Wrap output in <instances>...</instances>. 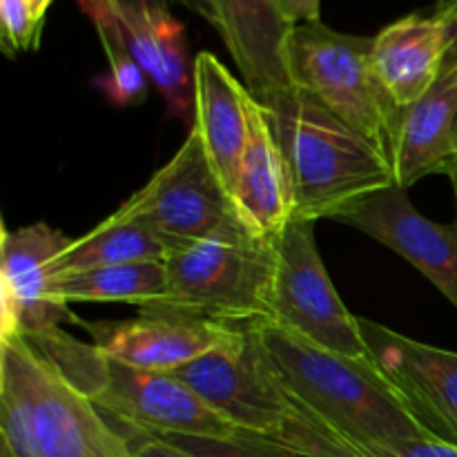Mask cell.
<instances>
[{"instance_id": "obj_10", "label": "cell", "mask_w": 457, "mask_h": 457, "mask_svg": "<svg viewBox=\"0 0 457 457\" xmlns=\"http://www.w3.org/2000/svg\"><path fill=\"white\" fill-rule=\"evenodd\" d=\"M70 244L62 232L31 223L0 232V339H34L62 324H80L54 295L52 263Z\"/></svg>"}, {"instance_id": "obj_23", "label": "cell", "mask_w": 457, "mask_h": 457, "mask_svg": "<svg viewBox=\"0 0 457 457\" xmlns=\"http://www.w3.org/2000/svg\"><path fill=\"white\" fill-rule=\"evenodd\" d=\"M85 13L96 27L98 38H101L103 49H105L107 62H110V74L98 80L105 96L114 105H132V103L141 101L147 92L150 79L123 45L119 18H116L114 9L89 7L85 9Z\"/></svg>"}, {"instance_id": "obj_13", "label": "cell", "mask_w": 457, "mask_h": 457, "mask_svg": "<svg viewBox=\"0 0 457 457\" xmlns=\"http://www.w3.org/2000/svg\"><path fill=\"white\" fill-rule=\"evenodd\" d=\"M406 192L404 187H388L335 221L364 232L404 257L457 308V221H431Z\"/></svg>"}, {"instance_id": "obj_34", "label": "cell", "mask_w": 457, "mask_h": 457, "mask_svg": "<svg viewBox=\"0 0 457 457\" xmlns=\"http://www.w3.org/2000/svg\"><path fill=\"white\" fill-rule=\"evenodd\" d=\"M455 145H457V123H455ZM455 161V159H453Z\"/></svg>"}, {"instance_id": "obj_12", "label": "cell", "mask_w": 457, "mask_h": 457, "mask_svg": "<svg viewBox=\"0 0 457 457\" xmlns=\"http://www.w3.org/2000/svg\"><path fill=\"white\" fill-rule=\"evenodd\" d=\"M219 34L257 101L293 87L288 45L295 27L277 0H177Z\"/></svg>"}, {"instance_id": "obj_31", "label": "cell", "mask_w": 457, "mask_h": 457, "mask_svg": "<svg viewBox=\"0 0 457 457\" xmlns=\"http://www.w3.org/2000/svg\"><path fill=\"white\" fill-rule=\"evenodd\" d=\"M446 177H449L451 186H453V195H455V205H457V156L453 163L449 165V170H446Z\"/></svg>"}, {"instance_id": "obj_2", "label": "cell", "mask_w": 457, "mask_h": 457, "mask_svg": "<svg viewBox=\"0 0 457 457\" xmlns=\"http://www.w3.org/2000/svg\"><path fill=\"white\" fill-rule=\"evenodd\" d=\"M257 330L286 391L337 431L386 442L433 436L373 357L328 351L275 321Z\"/></svg>"}, {"instance_id": "obj_7", "label": "cell", "mask_w": 457, "mask_h": 457, "mask_svg": "<svg viewBox=\"0 0 457 457\" xmlns=\"http://www.w3.org/2000/svg\"><path fill=\"white\" fill-rule=\"evenodd\" d=\"M120 210L150 226L172 250L248 230L192 128L172 159L156 170Z\"/></svg>"}, {"instance_id": "obj_18", "label": "cell", "mask_w": 457, "mask_h": 457, "mask_svg": "<svg viewBox=\"0 0 457 457\" xmlns=\"http://www.w3.org/2000/svg\"><path fill=\"white\" fill-rule=\"evenodd\" d=\"M445 58L446 31L433 13L400 18L373 38L375 74L397 107L413 105L431 92Z\"/></svg>"}, {"instance_id": "obj_22", "label": "cell", "mask_w": 457, "mask_h": 457, "mask_svg": "<svg viewBox=\"0 0 457 457\" xmlns=\"http://www.w3.org/2000/svg\"><path fill=\"white\" fill-rule=\"evenodd\" d=\"M168 293L163 262L123 263L54 277V295L67 303H128L138 311H156Z\"/></svg>"}, {"instance_id": "obj_6", "label": "cell", "mask_w": 457, "mask_h": 457, "mask_svg": "<svg viewBox=\"0 0 457 457\" xmlns=\"http://www.w3.org/2000/svg\"><path fill=\"white\" fill-rule=\"evenodd\" d=\"M293 83L364 134L386 154L400 107L375 74L373 38L330 29L321 21L297 25L290 34Z\"/></svg>"}, {"instance_id": "obj_30", "label": "cell", "mask_w": 457, "mask_h": 457, "mask_svg": "<svg viewBox=\"0 0 457 457\" xmlns=\"http://www.w3.org/2000/svg\"><path fill=\"white\" fill-rule=\"evenodd\" d=\"M27 3H29L34 16L38 18V21H45V13H47V9L52 7L54 0H27Z\"/></svg>"}, {"instance_id": "obj_20", "label": "cell", "mask_w": 457, "mask_h": 457, "mask_svg": "<svg viewBox=\"0 0 457 457\" xmlns=\"http://www.w3.org/2000/svg\"><path fill=\"white\" fill-rule=\"evenodd\" d=\"M288 413L275 433V440L284 442L302 457H457V445L442 437L424 440H364L337 431L295 400L288 391Z\"/></svg>"}, {"instance_id": "obj_28", "label": "cell", "mask_w": 457, "mask_h": 457, "mask_svg": "<svg viewBox=\"0 0 457 457\" xmlns=\"http://www.w3.org/2000/svg\"><path fill=\"white\" fill-rule=\"evenodd\" d=\"M277 4L293 27L321 21V0H277Z\"/></svg>"}, {"instance_id": "obj_11", "label": "cell", "mask_w": 457, "mask_h": 457, "mask_svg": "<svg viewBox=\"0 0 457 457\" xmlns=\"http://www.w3.org/2000/svg\"><path fill=\"white\" fill-rule=\"evenodd\" d=\"M370 357L400 391L420 422L457 445V353L418 342L360 317Z\"/></svg>"}, {"instance_id": "obj_26", "label": "cell", "mask_w": 457, "mask_h": 457, "mask_svg": "<svg viewBox=\"0 0 457 457\" xmlns=\"http://www.w3.org/2000/svg\"><path fill=\"white\" fill-rule=\"evenodd\" d=\"M433 16L445 25L446 58L442 74H457V0H437Z\"/></svg>"}, {"instance_id": "obj_8", "label": "cell", "mask_w": 457, "mask_h": 457, "mask_svg": "<svg viewBox=\"0 0 457 457\" xmlns=\"http://www.w3.org/2000/svg\"><path fill=\"white\" fill-rule=\"evenodd\" d=\"M272 321L308 342L351 357H370L360 317L344 306L324 266L315 223L290 221L275 241Z\"/></svg>"}, {"instance_id": "obj_3", "label": "cell", "mask_w": 457, "mask_h": 457, "mask_svg": "<svg viewBox=\"0 0 457 457\" xmlns=\"http://www.w3.org/2000/svg\"><path fill=\"white\" fill-rule=\"evenodd\" d=\"M0 440L16 457H134L128 436L25 337L0 339Z\"/></svg>"}, {"instance_id": "obj_15", "label": "cell", "mask_w": 457, "mask_h": 457, "mask_svg": "<svg viewBox=\"0 0 457 457\" xmlns=\"http://www.w3.org/2000/svg\"><path fill=\"white\" fill-rule=\"evenodd\" d=\"M253 94L214 54L201 52L192 65V129L228 192H235L250 134ZM235 201V199H232Z\"/></svg>"}, {"instance_id": "obj_16", "label": "cell", "mask_w": 457, "mask_h": 457, "mask_svg": "<svg viewBox=\"0 0 457 457\" xmlns=\"http://www.w3.org/2000/svg\"><path fill=\"white\" fill-rule=\"evenodd\" d=\"M455 123L457 74H442L427 96L400 107L388 150L397 187L409 190L428 174H446L457 156Z\"/></svg>"}, {"instance_id": "obj_24", "label": "cell", "mask_w": 457, "mask_h": 457, "mask_svg": "<svg viewBox=\"0 0 457 457\" xmlns=\"http://www.w3.org/2000/svg\"><path fill=\"white\" fill-rule=\"evenodd\" d=\"M163 440L195 457H302L275 437L239 428L228 437L165 436Z\"/></svg>"}, {"instance_id": "obj_14", "label": "cell", "mask_w": 457, "mask_h": 457, "mask_svg": "<svg viewBox=\"0 0 457 457\" xmlns=\"http://www.w3.org/2000/svg\"><path fill=\"white\" fill-rule=\"evenodd\" d=\"M79 326L87 330L94 346L107 357L154 373H174L245 328L168 311H141L134 320L80 321Z\"/></svg>"}, {"instance_id": "obj_4", "label": "cell", "mask_w": 457, "mask_h": 457, "mask_svg": "<svg viewBox=\"0 0 457 457\" xmlns=\"http://www.w3.org/2000/svg\"><path fill=\"white\" fill-rule=\"evenodd\" d=\"M103 415L134 436L228 437L235 427L210 411L174 373L134 369L58 328L27 339Z\"/></svg>"}, {"instance_id": "obj_27", "label": "cell", "mask_w": 457, "mask_h": 457, "mask_svg": "<svg viewBox=\"0 0 457 457\" xmlns=\"http://www.w3.org/2000/svg\"><path fill=\"white\" fill-rule=\"evenodd\" d=\"M128 440H129V446H132L134 457H195L187 453V451L165 442L163 437L134 436V437H128Z\"/></svg>"}, {"instance_id": "obj_25", "label": "cell", "mask_w": 457, "mask_h": 457, "mask_svg": "<svg viewBox=\"0 0 457 457\" xmlns=\"http://www.w3.org/2000/svg\"><path fill=\"white\" fill-rule=\"evenodd\" d=\"M0 25L3 49L9 56L38 47L43 21L34 16L27 0H0Z\"/></svg>"}, {"instance_id": "obj_32", "label": "cell", "mask_w": 457, "mask_h": 457, "mask_svg": "<svg viewBox=\"0 0 457 457\" xmlns=\"http://www.w3.org/2000/svg\"><path fill=\"white\" fill-rule=\"evenodd\" d=\"M80 9H89V7H112V0H79Z\"/></svg>"}, {"instance_id": "obj_9", "label": "cell", "mask_w": 457, "mask_h": 457, "mask_svg": "<svg viewBox=\"0 0 457 457\" xmlns=\"http://www.w3.org/2000/svg\"><path fill=\"white\" fill-rule=\"evenodd\" d=\"M179 379L239 431L275 436L288 413V395L257 326L174 370Z\"/></svg>"}, {"instance_id": "obj_1", "label": "cell", "mask_w": 457, "mask_h": 457, "mask_svg": "<svg viewBox=\"0 0 457 457\" xmlns=\"http://www.w3.org/2000/svg\"><path fill=\"white\" fill-rule=\"evenodd\" d=\"M263 105L284 156L293 221L339 219L395 186L386 154L306 89L293 85Z\"/></svg>"}, {"instance_id": "obj_33", "label": "cell", "mask_w": 457, "mask_h": 457, "mask_svg": "<svg viewBox=\"0 0 457 457\" xmlns=\"http://www.w3.org/2000/svg\"><path fill=\"white\" fill-rule=\"evenodd\" d=\"M0 457H16V455H13V451L9 449V446L4 445L3 440H0Z\"/></svg>"}, {"instance_id": "obj_21", "label": "cell", "mask_w": 457, "mask_h": 457, "mask_svg": "<svg viewBox=\"0 0 457 457\" xmlns=\"http://www.w3.org/2000/svg\"><path fill=\"white\" fill-rule=\"evenodd\" d=\"M170 253L172 245L163 237L119 208L83 237L70 239V244L54 259L52 270L56 277L103 266L165 262Z\"/></svg>"}, {"instance_id": "obj_5", "label": "cell", "mask_w": 457, "mask_h": 457, "mask_svg": "<svg viewBox=\"0 0 457 457\" xmlns=\"http://www.w3.org/2000/svg\"><path fill=\"white\" fill-rule=\"evenodd\" d=\"M168 293L156 311L226 326L272 321L277 254L248 230L179 245L165 259Z\"/></svg>"}, {"instance_id": "obj_19", "label": "cell", "mask_w": 457, "mask_h": 457, "mask_svg": "<svg viewBox=\"0 0 457 457\" xmlns=\"http://www.w3.org/2000/svg\"><path fill=\"white\" fill-rule=\"evenodd\" d=\"M120 38L134 61L141 65L161 96L168 112L186 119L192 110V65L186 27L170 9L150 13L116 12Z\"/></svg>"}, {"instance_id": "obj_17", "label": "cell", "mask_w": 457, "mask_h": 457, "mask_svg": "<svg viewBox=\"0 0 457 457\" xmlns=\"http://www.w3.org/2000/svg\"><path fill=\"white\" fill-rule=\"evenodd\" d=\"M237 212L257 239L275 241L293 221L284 156L266 105L250 101V134L235 192Z\"/></svg>"}, {"instance_id": "obj_29", "label": "cell", "mask_w": 457, "mask_h": 457, "mask_svg": "<svg viewBox=\"0 0 457 457\" xmlns=\"http://www.w3.org/2000/svg\"><path fill=\"white\" fill-rule=\"evenodd\" d=\"M172 0H112V9L128 13H150L170 9Z\"/></svg>"}]
</instances>
